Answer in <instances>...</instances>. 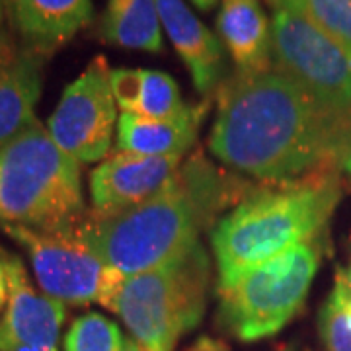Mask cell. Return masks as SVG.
Here are the masks:
<instances>
[{
  "instance_id": "cell-17",
  "label": "cell",
  "mask_w": 351,
  "mask_h": 351,
  "mask_svg": "<svg viewBox=\"0 0 351 351\" xmlns=\"http://www.w3.org/2000/svg\"><path fill=\"white\" fill-rule=\"evenodd\" d=\"M112 90L121 112L149 119H170L189 108L174 78L160 71L113 69Z\"/></svg>"
},
{
  "instance_id": "cell-24",
  "label": "cell",
  "mask_w": 351,
  "mask_h": 351,
  "mask_svg": "<svg viewBox=\"0 0 351 351\" xmlns=\"http://www.w3.org/2000/svg\"><path fill=\"white\" fill-rule=\"evenodd\" d=\"M199 10H203V12H207V10H211L215 4L219 2V0H191Z\"/></svg>"
},
{
  "instance_id": "cell-23",
  "label": "cell",
  "mask_w": 351,
  "mask_h": 351,
  "mask_svg": "<svg viewBox=\"0 0 351 351\" xmlns=\"http://www.w3.org/2000/svg\"><path fill=\"white\" fill-rule=\"evenodd\" d=\"M123 351H152L151 348H147L143 341H138L135 338H127L123 343Z\"/></svg>"
},
{
  "instance_id": "cell-4",
  "label": "cell",
  "mask_w": 351,
  "mask_h": 351,
  "mask_svg": "<svg viewBox=\"0 0 351 351\" xmlns=\"http://www.w3.org/2000/svg\"><path fill=\"white\" fill-rule=\"evenodd\" d=\"M84 217L78 162L36 119L0 149V226L59 232Z\"/></svg>"
},
{
  "instance_id": "cell-15",
  "label": "cell",
  "mask_w": 351,
  "mask_h": 351,
  "mask_svg": "<svg viewBox=\"0 0 351 351\" xmlns=\"http://www.w3.org/2000/svg\"><path fill=\"white\" fill-rule=\"evenodd\" d=\"M209 101L189 106L182 115L170 119H149L123 113L117 123V151L145 156H184L199 135Z\"/></svg>"
},
{
  "instance_id": "cell-22",
  "label": "cell",
  "mask_w": 351,
  "mask_h": 351,
  "mask_svg": "<svg viewBox=\"0 0 351 351\" xmlns=\"http://www.w3.org/2000/svg\"><path fill=\"white\" fill-rule=\"evenodd\" d=\"M2 252L4 250H0V311L8 302V281H6V271L2 265Z\"/></svg>"
},
{
  "instance_id": "cell-8",
  "label": "cell",
  "mask_w": 351,
  "mask_h": 351,
  "mask_svg": "<svg viewBox=\"0 0 351 351\" xmlns=\"http://www.w3.org/2000/svg\"><path fill=\"white\" fill-rule=\"evenodd\" d=\"M271 41L274 71L326 104L351 110V53L285 8H274Z\"/></svg>"
},
{
  "instance_id": "cell-11",
  "label": "cell",
  "mask_w": 351,
  "mask_h": 351,
  "mask_svg": "<svg viewBox=\"0 0 351 351\" xmlns=\"http://www.w3.org/2000/svg\"><path fill=\"white\" fill-rule=\"evenodd\" d=\"M182 158L184 156H145L117 151L90 176L94 211L117 215L137 207L176 174Z\"/></svg>"
},
{
  "instance_id": "cell-28",
  "label": "cell",
  "mask_w": 351,
  "mask_h": 351,
  "mask_svg": "<svg viewBox=\"0 0 351 351\" xmlns=\"http://www.w3.org/2000/svg\"><path fill=\"white\" fill-rule=\"evenodd\" d=\"M2 16H4V6H2V2H0V22H2Z\"/></svg>"
},
{
  "instance_id": "cell-6",
  "label": "cell",
  "mask_w": 351,
  "mask_h": 351,
  "mask_svg": "<svg viewBox=\"0 0 351 351\" xmlns=\"http://www.w3.org/2000/svg\"><path fill=\"white\" fill-rule=\"evenodd\" d=\"M322 239L306 240L219 283V322L242 341L269 338L299 313L322 258Z\"/></svg>"
},
{
  "instance_id": "cell-16",
  "label": "cell",
  "mask_w": 351,
  "mask_h": 351,
  "mask_svg": "<svg viewBox=\"0 0 351 351\" xmlns=\"http://www.w3.org/2000/svg\"><path fill=\"white\" fill-rule=\"evenodd\" d=\"M92 0H16L10 24L29 47L49 55L92 20Z\"/></svg>"
},
{
  "instance_id": "cell-19",
  "label": "cell",
  "mask_w": 351,
  "mask_h": 351,
  "mask_svg": "<svg viewBox=\"0 0 351 351\" xmlns=\"http://www.w3.org/2000/svg\"><path fill=\"white\" fill-rule=\"evenodd\" d=\"M274 8L301 14L339 47L351 53V0H267Z\"/></svg>"
},
{
  "instance_id": "cell-5",
  "label": "cell",
  "mask_w": 351,
  "mask_h": 351,
  "mask_svg": "<svg viewBox=\"0 0 351 351\" xmlns=\"http://www.w3.org/2000/svg\"><path fill=\"white\" fill-rule=\"evenodd\" d=\"M209 276V256L199 240L160 265L127 277L113 313L147 348L174 351L178 339L205 314Z\"/></svg>"
},
{
  "instance_id": "cell-3",
  "label": "cell",
  "mask_w": 351,
  "mask_h": 351,
  "mask_svg": "<svg viewBox=\"0 0 351 351\" xmlns=\"http://www.w3.org/2000/svg\"><path fill=\"white\" fill-rule=\"evenodd\" d=\"M346 189L338 178H313L248 193L211 232L219 283L232 281L301 242L324 239Z\"/></svg>"
},
{
  "instance_id": "cell-12",
  "label": "cell",
  "mask_w": 351,
  "mask_h": 351,
  "mask_svg": "<svg viewBox=\"0 0 351 351\" xmlns=\"http://www.w3.org/2000/svg\"><path fill=\"white\" fill-rule=\"evenodd\" d=\"M45 59V53L0 34V149L38 119Z\"/></svg>"
},
{
  "instance_id": "cell-7",
  "label": "cell",
  "mask_w": 351,
  "mask_h": 351,
  "mask_svg": "<svg viewBox=\"0 0 351 351\" xmlns=\"http://www.w3.org/2000/svg\"><path fill=\"white\" fill-rule=\"evenodd\" d=\"M4 232L29 254L39 287L45 295L63 304L84 306L100 302L113 311L127 277L101 262L76 226L59 232L4 226Z\"/></svg>"
},
{
  "instance_id": "cell-20",
  "label": "cell",
  "mask_w": 351,
  "mask_h": 351,
  "mask_svg": "<svg viewBox=\"0 0 351 351\" xmlns=\"http://www.w3.org/2000/svg\"><path fill=\"white\" fill-rule=\"evenodd\" d=\"M318 330L328 351H351V287L339 277L320 311Z\"/></svg>"
},
{
  "instance_id": "cell-10",
  "label": "cell",
  "mask_w": 351,
  "mask_h": 351,
  "mask_svg": "<svg viewBox=\"0 0 351 351\" xmlns=\"http://www.w3.org/2000/svg\"><path fill=\"white\" fill-rule=\"evenodd\" d=\"M8 281V302L0 320V351L14 348H57L66 311L49 295L32 287L20 258L2 252Z\"/></svg>"
},
{
  "instance_id": "cell-29",
  "label": "cell",
  "mask_w": 351,
  "mask_h": 351,
  "mask_svg": "<svg viewBox=\"0 0 351 351\" xmlns=\"http://www.w3.org/2000/svg\"><path fill=\"white\" fill-rule=\"evenodd\" d=\"M279 351H289V350H279Z\"/></svg>"
},
{
  "instance_id": "cell-26",
  "label": "cell",
  "mask_w": 351,
  "mask_h": 351,
  "mask_svg": "<svg viewBox=\"0 0 351 351\" xmlns=\"http://www.w3.org/2000/svg\"><path fill=\"white\" fill-rule=\"evenodd\" d=\"M10 351H59L57 348H27V346H22V348H14Z\"/></svg>"
},
{
  "instance_id": "cell-1",
  "label": "cell",
  "mask_w": 351,
  "mask_h": 351,
  "mask_svg": "<svg viewBox=\"0 0 351 351\" xmlns=\"http://www.w3.org/2000/svg\"><path fill=\"white\" fill-rule=\"evenodd\" d=\"M221 162L271 186L338 178L351 188V110L277 71L226 80L209 135Z\"/></svg>"
},
{
  "instance_id": "cell-13",
  "label": "cell",
  "mask_w": 351,
  "mask_h": 351,
  "mask_svg": "<svg viewBox=\"0 0 351 351\" xmlns=\"http://www.w3.org/2000/svg\"><path fill=\"white\" fill-rule=\"evenodd\" d=\"M156 6L164 32L188 66L193 86L201 94L213 92L226 75L223 43L184 0H156Z\"/></svg>"
},
{
  "instance_id": "cell-18",
  "label": "cell",
  "mask_w": 351,
  "mask_h": 351,
  "mask_svg": "<svg viewBox=\"0 0 351 351\" xmlns=\"http://www.w3.org/2000/svg\"><path fill=\"white\" fill-rule=\"evenodd\" d=\"M101 38L125 49L160 53L164 41L156 0H108Z\"/></svg>"
},
{
  "instance_id": "cell-9",
  "label": "cell",
  "mask_w": 351,
  "mask_h": 351,
  "mask_svg": "<svg viewBox=\"0 0 351 351\" xmlns=\"http://www.w3.org/2000/svg\"><path fill=\"white\" fill-rule=\"evenodd\" d=\"M113 123L112 69L104 57H96L73 84L64 88L47 121V131L61 151L78 164H90L101 160L110 151Z\"/></svg>"
},
{
  "instance_id": "cell-25",
  "label": "cell",
  "mask_w": 351,
  "mask_h": 351,
  "mask_svg": "<svg viewBox=\"0 0 351 351\" xmlns=\"http://www.w3.org/2000/svg\"><path fill=\"white\" fill-rule=\"evenodd\" d=\"M0 2H2V6H4V14H6L8 18H12L14 6H16V0H0Z\"/></svg>"
},
{
  "instance_id": "cell-21",
  "label": "cell",
  "mask_w": 351,
  "mask_h": 351,
  "mask_svg": "<svg viewBox=\"0 0 351 351\" xmlns=\"http://www.w3.org/2000/svg\"><path fill=\"white\" fill-rule=\"evenodd\" d=\"M123 338L115 322L88 313L73 322L64 338V351H123Z\"/></svg>"
},
{
  "instance_id": "cell-27",
  "label": "cell",
  "mask_w": 351,
  "mask_h": 351,
  "mask_svg": "<svg viewBox=\"0 0 351 351\" xmlns=\"http://www.w3.org/2000/svg\"><path fill=\"white\" fill-rule=\"evenodd\" d=\"M193 351H207V348H205V343H203V339L195 343V348H193Z\"/></svg>"
},
{
  "instance_id": "cell-14",
  "label": "cell",
  "mask_w": 351,
  "mask_h": 351,
  "mask_svg": "<svg viewBox=\"0 0 351 351\" xmlns=\"http://www.w3.org/2000/svg\"><path fill=\"white\" fill-rule=\"evenodd\" d=\"M217 29L239 73L258 75L274 69L271 22L260 0H223Z\"/></svg>"
},
{
  "instance_id": "cell-2",
  "label": "cell",
  "mask_w": 351,
  "mask_h": 351,
  "mask_svg": "<svg viewBox=\"0 0 351 351\" xmlns=\"http://www.w3.org/2000/svg\"><path fill=\"white\" fill-rule=\"evenodd\" d=\"M234 188L237 180L195 152L152 197L123 213H86L76 228L106 265L137 276L199 242L221 211L239 201Z\"/></svg>"
}]
</instances>
